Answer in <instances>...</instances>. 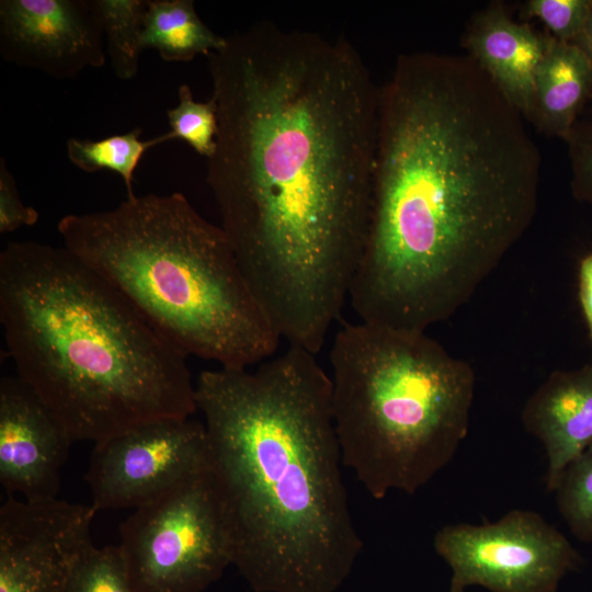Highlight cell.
<instances>
[{"instance_id":"6da1fadb","label":"cell","mask_w":592,"mask_h":592,"mask_svg":"<svg viewBox=\"0 0 592 592\" xmlns=\"http://www.w3.org/2000/svg\"><path fill=\"white\" fill-rule=\"evenodd\" d=\"M207 56L217 105L206 181L282 340L318 354L367 234L379 88L344 36L258 22Z\"/></svg>"},{"instance_id":"7a4b0ae2","label":"cell","mask_w":592,"mask_h":592,"mask_svg":"<svg viewBox=\"0 0 592 592\" xmlns=\"http://www.w3.org/2000/svg\"><path fill=\"white\" fill-rule=\"evenodd\" d=\"M539 178L524 116L473 57L400 55L379 88L358 319L425 332L453 316L532 224Z\"/></svg>"},{"instance_id":"3957f363","label":"cell","mask_w":592,"mask_h":592,"mask_svg":"<svg viewBox=\"0 0 592 592\" xmlns=\"http://www.w3.org/2000/svg\"><path fill=\"white\" fill-rule=\"evenodd\" d=\"M331 390L317 355L289 345L196 379L231 561L254 592H335L363 548Z\"/></svg>"},{"instance_id":"277c9868","label":"cell","mask_w":592,"mask_h":592,"mask_svg":"<svg viewBox=\"0 0 592 592\" xmlns=\"http://www.w3.org/2000/svg\"><path fill=\"white\" fill-rule=\"evenodd\" d=\"M0 323L16 376L73 442L197 411L187 357L65 247L7 243Z\"/></svg>"},{"instance_id":"5b68a950","label":"cell","mask_w":592,"mask_h":592,"mask_svg":"<svg viewBox=\"0 0 592 592\" xmlns=\"http://www.w3.org/2000/svg\"><path fill=\"white\" fill-rule=\"evenodd\" d=\"M57 229L65 248L186 357L239 368L276 354L282 339L228 237L182 193L65 215Z\"/></svg>"},{"instance_id":"8992f818","label":"cell","mask_w":592,"mask_h":592,"mask_svg":"<svg viewBox=\"0 0 592 592\" xmlns=\"http://www.w3.org/2000/svg\"><path fill=\"white\" fill-rule=\"evenodd\" d=\"M342 463L376 500L413 494L454 458L470 421L471 365L425 332L344 323L329 353Z\"/></svg>"},{"instance_id":"52a82bcc","label":"cell","mask_w":592,"mask_h":592,"mask_svg":"<svg viewBox=\"0 0 592 592\" xmlns=\"http://www.w3.org/2000/svg\"><path fill=\"white\" fill-rule=\"evenodd\" d=\"M119 534L136 592H204L232 565L209 469L137 508Z\"/></svg>"},{"instance_id":"ba28073f","label":"cell","mask_w":592,"mask_h":592,"mask_svg":"<svg viewBox=\"0 0 592 592\" xmlns=\"http://www.w3.org/2000/svg\"><path fill=\"white\" fill-rule=\"evenodd\" d=\"M452 571L449 592H558L581 561L568 538L540 514L512 510L496 522L448 524L433 539Z\"/></svg>"},{"instance_id":"9c48e42d","label":"cell","mask_w":592,"mask_h":592,"mask_svg":"<svg viewBox=\"0 0 592 592\" xmlns=\"http://www.w3.org/2000/svg\"><path fill=\"white\" fill-rule=\"evenodd\" d=\"M208 469L204 423L166 419L95 443L84 478L98 511L137 509Z\"/></svg>"},{"instance_id":"30bf717a","label":"cell","mask_w":592,"mask_h":592,"mask_svg":"<svg viewBox=\"0 0 592 592\" xmlns=\"http://www.w3.org/2000/svg\"><path fill=\"white\" fill-rule=\"evenodd\" d=\"M103 36L91 1H0V53L21 67L75 78L105 65Z\"/></svg>"},{"instance_id":"8fae6325","label":"cell","mask_w":592,"mask_h":592,"mask_svg":"<svg viewBox=\"0 0 592 592\" xmlns=\"http://www.w3.org/2000/svg\"><path fill=\"white\" fill-rule=\"evenodd\" d=\"M73 440L18 376L0 382V482L7 496L27 501L57 498Z\"/></svg>"},{"instance_id":"7c38bea8","label":"cell","mask_w":592,"mask_h":592,"mask_svg":"<svg viewBox=\"0 0 592 592\" xmlns=\"http://www.w3.org/2000/svg\"><path fill=\"white\" fill-rule=\"evenodd\" d=\"M521 419L545 448L546 488L554 492L568 465L592 446V362L553 372L527 399Z\"/></svg>"},{"instance_id":"4fadbf2b","label":"cell","mask_w":592,"mask_h":592,"mask_svg":"<svg viewBox=\"0 0 592 592\" xmlns=\"http://www.w3.org/2000/svg\"><path fill=\"white\" fill-rule=\"evenodd\" d=\"M550 41L515 22L500 2L477 13L464 37L468 55L490 76L526 121L535 104V75Z\"/></svg>"},{"instance_id":"5bb4252c","label":"cell","mask_w":592,"mask_h":592,"mask_svg":"<svg viewBox=\"0 0 592 592\" xmlns=\"http://www.w3.org/2000/svg\"><path fill=\"white\" fill-rule=\"evenodd\" d=\"M592 88V65L573 43L550 36L535 75L532 123L549 136L567 139Z\"/></svg>"},{"instance_id":"9a60e30c","label":"cell","mask_w":592,"mask_h":592,"mask_svg":"<svg viewBox=\"0 0 592 592\" xmlns=\"http://www.w3.org/2000/svg\"><path fill=\"white\" fill-rule=\"evenodd\" d=\"M226 42L201 20L192 0H147L143 50L153 48L166 61H190L220 50Z\"/></svg>"},{"instance_id":"2e32d148","label":"cell","mask_w":592,"mask_h":592,"mask_svg":"<svg viewBox=\"0 0 592 592\" xmlns=\"http://www.w3.org/2000/svg\"><path fill=\"white\" fill-rule=\"evenodd\" d=\"M141 132L136 127L126 134L100 140L70 138L67 141V156L73 166L84 172L93 173L109 169L119 174L127 197H133L134 172L144 153L153 146L173 139L169 132L152 139L140 140Z\"/></svg>"},{"instance_id":"e0dca14e","label":"cell","mask_w":592,"mask_h":592,"mask_svg":"<svg viewBox=\"0 0 592 592\" xmlns=\"http://www.w3.org/2000/svg\"><path fill=\"white\" fill-rule=\"evenodd\" d=\"M106 37V50L115 75L129 80L138 72L147 0H92Z\"/></svg>"},{"instance_id":"ac0fdd59","label":"cell","mask_w":592,"mask_h":592,"mask_svg":"<svg viewBox=\"0 0 592 592\" xmlns=\"http://www.w3.org/2000/svg\"><path fill=\"white\" fill-rule=\"evenodd\" d=\"M554 492L573 536L592 543V446L568 465Z\"/></svg>"},{"instance_id":"d6986e66","label":"cell","mask_w":592,"mask_h":592,"mask_svg":"<svg viewBox=\"0 0 592 592\" xmlns=\"http://www.w3.org/2000/svg\"><path fill=\"white\" fill-rule=\"evenodd\" d=\"M66 592H136L118 545H90L75 562Z\"/></svg>"},{"instance_id":"ffe728a7","label":"cell","mask_w":592,"mask_h":592,"mask_svg":"<svg viewBox=\"0 0 592 592\" xmlns=\"http://www.w3.org/2000/svg\"><path fill=\"white\" fill-rule=\"evenodd\" d=\"M179 103L167 111L173 139L186 141L200 156L209 159L216 150L218 115L216 102H197L191 87L181 84Z\"/></svg>"},{"instance_id":"44dd1931","label":"cell","mask_w":592,"mask_h":592,"mask_svg":"<svg viewBox=\"0 0 592 592\" xmlns=\"http://www.w3.org/2000/svg\"><path fill=\"white\" fill-rule=\"evenodd\" d=\"M592 0H530L527 16L542 21L556 39L573 43L588 20Z\"/></svg>"},{"instance_id":"7402d4cb","label":"cell","mask_w":592,"mask_h":592,"mask_svg":"<svg viewBox=\"0 0 592 592\" xmlns=\"http://www.w3.org/2000/svg\"><path fill=\"white\" fill-rule=\"evenodd\" d=\"M572 168V190L577 198L592 205V124L574 125L566 139Z\"/></svg>"},{"instance_id":"603a6c76","label":"cell","mask_w":592,"mask_h":592,"mask_svg":"<svg viewBox=\"0 0 592 592\" xmlns=\"http://www.w3.org/2000/svg\"><path fill=\"white\" fill-rule=\"evenodd\" d=\"M38 213L22 203L5 160H0V232L7 234L24 226H33Z\"/></svg>"},{"instance_id":"cb8c5ba5","label":"cell","mask_w":592,"mask_h":592,"mask_svg":"<svg viewBox=\"0 0 592 592\" xmlns=\"http://www.w3.org/2000/svg\"><path fill=\"white\" fill-rule=\"evenodd\" d=\"M578 293L588 331L592 341V253L579 263Z\"/></svg>"},{"instance_id":"d4e9b609","label":"cell","mask_w":592,"mask_h":592,"mask_svg":"<svg viewBox=\"0 0 592 592\" xmlns=\"http://www.w3.org/2000/svg\"><path fill=\"white\" fill-rule=\"evenodd\" d=\"M573 44L585 54L592 65V5L585 25Z\"/></svg>"}]
</instances>
